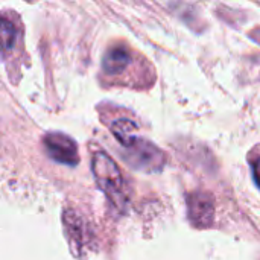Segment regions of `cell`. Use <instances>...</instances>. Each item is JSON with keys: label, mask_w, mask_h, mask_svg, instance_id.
I'll list each match as a JSON object with an SVG mask.
<instances>
[{"label": "cell", "mask_w": 260, "mask_h": 260, "mask_svg": "<svg viewBox=\"0 0 260 260\" xmlns=\"http://www.w3.org/2000/svg\"><path fill=\"white\" fill-rule=\"evenodd\" d=\"M91 171L99 189L119 212H123L128 206V190L116 161L104 151H96L91 157Z\"/></svg>", "instance_id": "cell-1"}, {"label": "cell", "mask_w": 260, "mask_h": 260, "mask_svg": "<svg viewBox=\"0 0 260 260\" xmlns=\"http://www.w3.org/2000/svg\"><path fill=\"white\" fill-rule=\"evenodd\" d=\"M125 160L137 171L158 172L166 163L165 154L151 142L136 137L128 146H125Z\"/></svg>", "instance_id": "cell-2"}, {"label": "cell", "mask_w": 260, "mask_h": 260, "mask_svg": "<svg viewBox=\"0 0 260 260\" xmlns=\"http://www.w3.org/2000/svg\"><path fill=\"white\" fill-rule=\"evenodd\" d=\"M44 149L47 155L61 165L66 166H76L79 161L78 146L75 140L62 133H49L43 139Z\"/></svg>", "instance_id": "cell-3"}, {"label": "cell", "mask_w": 260, "mask_h": 260, "mask_svg": "<svg viewBox=\"0 0 260 260\" xmlns=\"http://www.w3.org/2000/svg\"><path fill=\"white\" fill-rule=\"evenodd\" d=\"M187 210L190 222L198 229H207L215 219V203L212 195L197 192L187 197Z\"/></svg>", "instance_id": "cell-4"}, {"label": "cell", "mask_w": 260, "mask_h": 260, "mask_svg": "<svg viewBox=\"0 0 260 260\" xmlns=\"http://www.w3.org/2000/svg\"><path fill=\"white\" fill-rule=\"evenodd\" d=\"M133 61L131 52L123 46H116L107 50L102 59V70L108 76L122 75Z\"/></svg>", "instance_id": "cell-5"}, {"label": "cell", "mask_w": 260, "mask_h": 260, "mask_svg": "<svg viewBox=\"0 0 260 260\" xmlns=\"http://www.w3.org/2000/svg\"><path fill=\"white\" fill-rule=\"evenodd\" d=\"M111 131L114 134V137L119 140V143L125 148L128 146L137 136H136V131H137V125L133 122V120H128V119H119L116 120L113 125H111Z\"/></svg>", "instance_id": "cell-6"}, {"label": "cell", "mask_w": 260, "mask_h": 260, "mask_svg": "<svg viewBox=\"0 0 260 260\" xmlns=\"http://www.w3.org/2000/svg\"><path fill=\"white\" fill-rule=\"evenodd\" d=\"M17 40V27L15 24L6 18L0 17V52H9Z\"/></svg>", "instance_id": "cell-7"}, {"label": "cell", "mask_w": 260, "mask_h": 260, "mask_svg": "<svg viewBox=\"0 0 260 260\" xmlns=\"http://www.w3.org/2000/svg\"><path fill=\"white\" fill-rule=\"evenodd\" d=\"M251 168H253V177H254V181H256V184L259 186V189H260V157L259 158H256V160H253Z\"/></svg>", "instance_id": "cell-8"}, {"label": "cell", "mask_w": 260, "mask_h": 260, "mask_svg": "<svg viewBox=\"0 0 260 260\" xmlns=\"http://www.w3.org/2000/svg\"><path fill=\"white\" fill-rule=\"evenodd\" d=\"M27 2H35V0H27Z\"/></svg>", "instance_id": "cell-9"}]
</instances>
